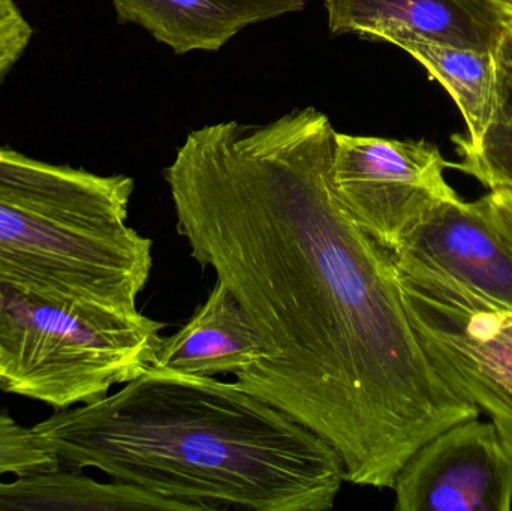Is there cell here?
<instances>
[{"mask_svg":"<svg viewBox=\"0 0 512 511\" xmlns=\"http://www.w3.org/2000/svg\"><path fill=\"white\" fill-rule=\"evenodd\" d=\"M336 134L313 107L216 123L188 135L164 177L192 258L261 338L237 383L324 438L346 482L391 489L424 443L480 410L424 353L391 252L337 200Z\"/></svg>","mask_w":512,"mask_h":511,"instance_id":"obj_1","label":"cell"},{"mask_svg":"<svg viewBox=\"0 0 512 511\" xmlns=\"http://www.w3.org/2000/svg\"><path fill=\"white\" fill-rule=\"evenodd\" d=\"M32 429L60 467L98 470L201 511H327L346 482L324 438L237 381L149 368Z\"/></svg>","mask_w":512,"mask_h":511,"instance_id":"obj_2","label":"cell"},{"mask_svg":"<svg viewBox=\"0 0 512 511\" xmlns=\"http://www.w3.org/2000/svg\"><path fill=\"white\" fill-rule=\"evenodd\" d=\"M125 213H57L0 198V285L84 317L134 314L152 240Z\"/></svg>","mask_w":512,"mask_h":511,"instance_id":"obj_3","label":"cell"},{"mask_svg":"<svg viewBox=\"0 0 512 511\" xmlns=\"http://www.w3.org/2000/svg\"><path fill=\"white\" fill-rule=\"evenodd\" d=\"M165 324L141 314L84 317L0 285V390L66 410L152 366Z\"/></svg>","mask_w":512,"mask_h":511,"instance_id":"obj_4","label":"cell"},{"mask_svg":"<svg viewBox=\"0 0 512 511\" xmlns=\"http://www.w3.org/2000/svg\"><path fill=\"white\" fill-rule=\"evenodd\" d=\"M406 314L453 392L486 413L512 459V306L391 254Z\"/></svg>","mask_w":512,"mask_h":511,"instance_id":"obj_5","label":"cell"},{"mask_svg":"<svg viewBox=\"0 0 512 511\" xmlns=\"http://www.w3.org/2000/svg\"><path fill=\"white\" fill-rule=\"evenodd\" d=\"M450 162L427 141L336 134L331 185L358 227L396 252L444 201L460 198L448 185Z\"/></svg>","mask_w":512,"mask_h":511,"instance_id":"obj_6","label":"cell"},{"mask_svg":"<svg viewBox=\"0 0 512 511\" xmlns=\"http://www.w3.org/2000/svg\"><path fill=\"white\" fill-rule=\"evenodd\" d=\"M391 489L396 511H510L512 459L496 426L474 417L424 443Z\"/></svg>","mask_w":512,"mask_h":511,"instance_id":"obj_7","label":"cell"},{"mask_svg":"<svg viewBox=\"0 0 512 511\" xmlns=\"http://www.w3.org/2000/svg\"><path fill=\"white\" fill-rule=\"evenodd\" d=\"M331 35L495 51L510 21L489 0H325Z\"/></svg>","mask_w":512,"mask_h":511,"instance_id":"obj_8","label":"cell"},{"mask_svg":"<svg viewBox=\"0 0 512 511\" xmlns=\"http://www.w3.org/2000/svg\"><path fill=\"white\" fill-rule=\"evenodd\" d=\"M391 254L447 273L512 306V246L490 224L478 201L457 198L438 204Z\"/></svg>","mask_w":512,"mask_h":511,"instance_id":"obj_9","label":"cell"},{"mask_svg":"<svg viewBox=\"0 0 512 511\" xmlns=\"http://www.w3.org/2000/svg\"><path fill=\"white\" fill-rule=\"evenodd\" d=\"M264 348L251 318L222 282L174 335L162 338L150 368L189 377L242 374Z\"/></svg>","mask_w":512,"mask_h":511,"instance_id":"obj_10","label":"cell"},{"mask_svg":"<svg viewBox=\"0 0 512 511\" xmlns=\"http://www.w3.org/2000/svg\"><path fill=\"white\" fill-rule=\"evenodd\" d=\"M120 23L143 27L174 53L218 51L252 24L306 8V0H111Z\"/></svg>","mask_w":512,"mask_h":511,"instance_id":"obj_11","label":"cell"},{"mask_svg":"<svg viewBox=\"0 0 512 511\" xmlns=\"http://www.w3.org/2000/svg\"><path fill=\"white\" fill-rule=\"evenodd\" d=\"M131 177L48 164L0 147V198L57 213L129 212Z\"/></svg>","mask_w":512,"mask_h":511,"instance_id":"obj_12","label":"cell"},{"mask_svg":"<svg viewBox=\"0 0 512 511\" xmlns=\"http://www.w3.org/2000/svg\"><path fill=\"white\" fill-rule=\"evenodd\" d=\"M201 511L129 483L98 482L83 471L57 467L0 482V511Z\"/></svg>","mask_w":512,"mask_h":511,"instance_id":"obj_13","label":"cell"},{"mask_svg":"<svg viewBox=\"0 0 512 511\" xmlns=\"http://www.w3.org/2000/svg\"><path fill=\"white\" fill-rule=\"evenodd\" d=\"M426 68L433 80L450 93L468 128V141L483 134L496 87L495 51L477 50L433 41H403L397 44Z\"/></svg>","mask_w":512,"mask_h":511,"instance_id":"obj_14","label":"cell"},{"mask_svg":"<svg viewBox=\"0 0 512 511\" xmlns=\"http://www.w3.org/2000/svg\"><path fill=\"white\" fill-rule=\"evenodd\" d=\"M496 87L492 114L477 141L454 135L460 162L451 168L463 171L481 185L493 189H512V20L495 50Z\"/></svg>","mask_w":512,"mask_h":511,"instance_id":"obj_15","label":"cell"},{"mask_svg":"<svg viewBox=\"0 0 512 511\" xmlns=\"http://www.w3.org/2000/svg\"><path fill=\"white\" fill-rule=\"evenodd\" d=\"M33 27L15 0H0V84L26 53Z\"/></svg>","mask_w":512,"mask_h":511,"instance_id":"obj_16","label":"cell"},{"mask_svg":"<svg viewBox=\"0 0 512 511\" xmlns=\"http://www.w3.org/2000/svg\"><path fill=\"white\" fill-rule=\"evenodd\" d=\"M477 201L490 224L512 246V189H493Z\"/></svg>","mask_w":512,"mask_h":511,"instance_id":"obj_17","label":"cell"},{"mask_svg":"<svg viewBox=\"0 0 512 511\" xmlns=\"http://www.w3.org/2000/svg\"><path fill=\"white\" fill-rule=\"evenodd\" d=\"M496 6L502 14L507 15L512 20V0H489Z\"/></svg>","mask_w":512,"mask_h":511,"instance_id":"obj_18","label":"cell"},{"mask_svg":"<svg viewBox=\"0 0 512 511\" xmlns=\"http://www.w3.org/2000/svg\"><path fill=\"white\" fill-rule=\"evenodd\" d=\"M2 375H3V351H2V347H0V381H2Z\"/></svg>","mask_w":512,"mask_h":511,"instance_id":"obj_19","label":"cell"}]
</instances>
